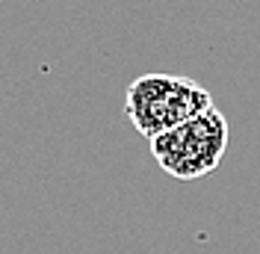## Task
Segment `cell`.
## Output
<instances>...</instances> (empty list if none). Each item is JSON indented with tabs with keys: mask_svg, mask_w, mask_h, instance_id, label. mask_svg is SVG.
Wrapping results in <instances>:
<instances>
[{
	"mask_svg": "<svg viewBox=\"0 0 260 254\" xmlns=\"http://www.w3.org/2000/svg\"><path fill=\"white\" fill-rule=\"evenodd\" d=\"M228 151V118L210 107L183 124L151 139V154L166 175L198 180L210 175Z\"/></svg>",
	"mask_w": 260,
	"mask_h": 254,
	"instance_id": "7a4b0ae2",
	"label": "cell"
},
{
	"mask_svg": "<svg viewBox=\"0 0 260 254\" xmlns=\"http://www.w3.org/2000/svg\"><path fill=\"white\" fill-rule=\"evenodd\" d=\"M213 107L210 92L189 77L178 74H142L127 86L124 112L145 139L189 121Z\"/></svg>",
	"mask_w": 260,
	"mask_h": 254,
	"instance_id": "6da1fadb",
	"label": "cell"
}]
</instances>
